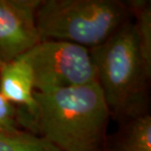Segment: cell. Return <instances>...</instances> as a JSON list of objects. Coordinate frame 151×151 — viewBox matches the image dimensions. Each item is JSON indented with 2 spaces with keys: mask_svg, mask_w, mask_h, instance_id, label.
I'll use <instances>...</instances> for the list:
<instances>
[{
  "mask_svg": "<svg viewBox=\"0 0 151 151\" xmlns=\"http://www.w3.org/2000/svg\"><path fill=\"white\" fill-rule=\"evenodd\" d=\"M37 111L26 127L60 151H99L110 112L97 83L35 91Z\"/></svg>",
  "mask_w": 151,
  "mask_h": 151,
  "instance_id": "cell-1",
  "label": "cell"
},
{
  "mask_svg": "<svg viewBox=\"0 0 151 151\" xmlns=\"http://www.w3.org/2000/svg\"><path fill=\"white\" fill-rule=\"evenodd\" d=\"M110 115L121 122L147 113V73L131 21L89 49Z\"/></svg>",
  "mask_w": 151,
  "mask_h": 151,
  "instance_id": "cell-2",
  "label": "cell"
},
{
  "mask_svg": "<svg viewBox=\"0 0 151 151\" xmlns=\"http://www.w3.org/2000/svg\"><path fill=\"white\" fill-rule=\"evenodd\" d=\"M118 0H43L35 12L41 40L67 41L88 49L104 43L129 21Z\"/></svg>",
  "mask_w": 151,
  "mask_h": 151,
  "instance_id": "cell-3",
  "label": "cell"
},
{
  "mask_svg": "<svg viewBox=\"0 0 151 151\" xmlns=\"http://www.w3.org/2000/svg\"><path fill=\"white\" fill-rule=\"evenodd\" d=\"M24 57L32 70L35 91L45 92L97 83L90 51L81 45L41 40Z\"/></svg>",
  "mask_w": 151,
  "mask_h": 151,
  "instance_id": "cell-4",
  "label": "cell"
},
{
  "mask_svg": "<svg viewBox=\"0 0 151 151\" xmlns=\"http://www.w3.org/2000/svg\"><path fill=\"white\" fill-rule=\"evenodd\" d=\"M40 0H0V65L16 60L40 42L35 12Z\"/></svg>",
  "mask_w": 151,
  "mask_h": 151,
  "instance_id": "cell-5",
  "label": "cell"
},
{
  "mask_svg": "<svg viewBox=\"0 0 151 151\" xmlns=\"http://www.w3.org/2000/svg\"><path fill=\"white\" fill-rule=\"evenodd\" d=\"M35 91L32 70L24 55L0 65V94L10 103L23 107L20 123L25 127L37 111Z\"/></svg>",
  "mask_w": 151,
  "mask_h": 151,
  "instance_id": "cell-6",
  "label": "cell"
},
{
  "mask_svg": "<svg viewBox=\"0 0 151 151\" xmlns=\"http://www.w3.org/2000/svg\"><path fill=\"white\" fill-rule=\"evenodd\" d=\"M112 151H151V116L144 113L122 122Z\"/></svg>",
  "mask_w": 151,
  "mask_h": 151,
  "instance_id": "cell-7",
  "label": "cell"
},
{
  "mask_svg": "<svg viewBox=\"0 0 151 151\" xmlns=\"http://www.w3.org/2000/svg\"><path fill=\"white\" fill-rule=\"evenodd\" d=\"M137 46L146 72L151 76V4L146 0H132L129 2Z\"/></svg>",
  "mask_w": 151,
  "mask_h": 151,
  "instance_id": "cell-8",
  "label": "cell"
},
{
  "mask_svg": "<svg viewBox=\"0 0 151 151\" xmlns=\"http://www.w3.org/2000/svg\"><path fill=\"white\" fill-rule=\"evenodd\" d=\"M0 151H60L38 135L26 131H0Z\"/></svg>",
  "mask_w": 151,
  "mask_h": 151,
  "instance_id": "cell-9",
  "label": "cell"
},
{
  "mask_svg": "<svg viewBox=\"0 0 151 151\" xmlns=\"http://www.w3.org/2000/svg\"><path fill=\"white\" fill-rule=\"evenodd\" d=\"M19 108L7 101L0 94V131L17 132L19 129L20 119Z\"/></svg>",
  "mask_w": 151,
  "mask_h": 151,
  "instance_id": "cell-10",
  "label": "cell"
}]
</instances>
